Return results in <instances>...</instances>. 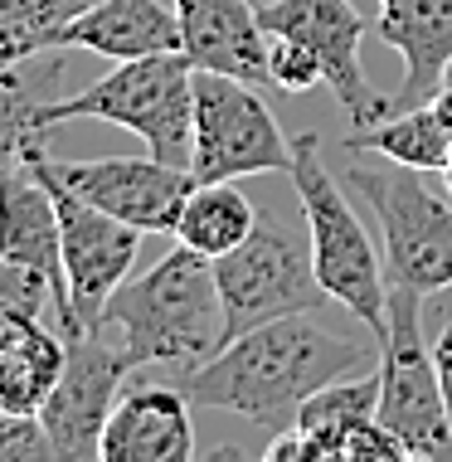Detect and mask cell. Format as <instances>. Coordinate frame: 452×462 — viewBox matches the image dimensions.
Returning <instances> with one entry per match:
<instances>
[{
	"label": "cell",
	"instance_id": "5bb4252c",
	"mask_svg": "<svg viewBox=\"0 0 452 462\" xmlns=\"http://www.w3.org/2000/svg\"><path fill=\"white\" fill-rule=\"evenodd\" d=\"M180 20V54L195 69L229 73L263 88L268 79V30L248 0H171Z\"/></svg>",
	"mask_w": 452,
	"mask_h": 462
},
{
	"label": "cell",
	"instance_id": "f546056e",
	"mask_svg": "<svg viewBox=\"0 0 452 462\" xmlns=\"http://www.w3.org/2000/svg\"><path fill=\"white\" fill-rule=\"evenodd\" d=\"M443 185H447V195H452V156H447V166H443Z\"/></svg>",
	"mask_w": 452,
	"mask_h": 462
},
{
	"label": "cell",
	"instance_id": "2e32d148",
	"mask_svg": "<svg viewBox=\"0 0 452 462\" xmlns=\"http://www.w3.org/2000/svg\"><path fill=\"white\" fill-rule=\"evenodd\" d=\"M374 34L404 59V83L389 97V117L423 107L452 64V0H380Z\"/></svg>",
	"mask_w": 452,
	"mask_h": 462
},
{
	"label": "cell",
	"instance_id": "44dd1931",
	"mask_svg": "<svg viewBox=\"0 0 452 462\" xmlns=\"http://www.w3.org/2000/svg\"><path fill=\"white\" fill-rule=\"evenodd\" d=\"M254 224L258 209L238 190V180H195L180 219H175V244L195 248L205 258H224L254 234Z\"/></svg>",
	"mask_w": 452,
	"mask_h": 462
},
{
	"label": "cell",
	"instance_id": "ffe728a7",
	"mask_svg": "<svg viewBox=\"0 0 452 462\" xmlns=\"http://www.w3.org/2000/svg\"><path fill=\"white\" fill-rule=\"evenodd\" d=\"M374 409H380V374L360 370L321 384L292 419V429L301 433V462H341L346 433L374 419Z\"/></svg>",
	"mask_w": 452,
	"mask_h": 462
},
{
	"label": "cell",
	"instance_id": "cb8c5ba5",
	"mask_svg": "<svg viewBox=\"0 0 452 462\" xmlns=\"http://www.w3.org/2000/svg\"><path fill=\"white\" fill-rule=\"evenodd\" d=\"M0 462H54V443H49L40 414L0 409Z\"/></svg>",
	"mask_w": 452,
	"mask_h": 462
},
{
	"label": "cell",
	"instance_id": "9c48e42d",
	"mask_svg": "<svg viewBox=\"0 0 452 462\" xmlns=\"http://www.w3.org/2000/svg\"><path fill=\"white\" fill-rule=\"evenodd\" d=\"M40 166H44L49 195H54V209H59V254H64V282H69L64 341H69V336H83V331L103 327L107 297L132 278L142 229L112 219L107 209L88 205L78 190H69V185L54 176L49 156L40 161Z\"/></svg>",
	"mask_w": 452,
	"mask_h": 462
},
{
	"label": "cell",
	"instance_id": "52a82bcc",
	"mask_svg": "<svg viewBox=\"0 0 452 462\" xmlns=\"http://www.w3.org/2000/svg\"><path fill=\"white\" fill-rule=\"evenodd\" d=\"M272 171H292V142L282 136L272 107L254 93V83L195 69L190 176L244 180V176H272Z\"/></svg>",
	"mask_w": 452,
	"mask_h": 462
},
{
	"label": "cell",
	"instance_id": "5b68a950",
	"mask_svg": "<svg viewBox=\"0 0 452 462\" xmlns=\"http://www.w3.org/2000/svg\"><path fill=\"white\" fill-rule=\"evenodd\" d=\"M346 190H360L374 209L384 239L389 282H404L419 297L452 287V195L429 190L423 171L413 166H360L346 156Z\"/></svg>",
	"mask_w": 452,
	"mask_h": 462
},
{
	"label": "cell",
	"instance_id": "ac0fdd59",
	"mask_svg": "<svg viewBox=\"0 0 452 462\" xmlns=\"http://www.w3.org/2000/svg\"><path fill=\"white\" fill-rule=\"evenodd\" d=\"M64 331H49L44 317L0 307V409L40 414L64 374Z\"/></svg>",
	"mask_w": 452,
	"mask_h": 462
},
{
	"label": "cell",
	"instance_id": "6da1fadb",
	"mask_svg": "<svg viewBox=\"0 0 452 462\" xmlns=\"http://www.w3.org/2000/svg\"><path fill=\"white\" fill-rule=\"evenodd\" d=\"M360 370H370V346L317 327L311 311H297L224 341L205 365L185 370L180 390L195 409H224L258 429H287L321 384Z\"/></svg>",
	"mask_w": 452,
	"mask_h": 462
},
{
	"label": "cell",
	"instance_id": "8992f818",
	"mask_svg": "<svg viewBox=\"0 0 452 462\" xmlns=\"http://www.w3.org/2000/svg\"><path fill=\"white\" fill-rule=\"evenodd\" d=\"M374 419L404 443L409 457H447L452 419L433 346L423 336V297L389 282V321L380 336V409Z\"/></svg>",
	"mask_w": 452,
	"mask_h": 462
},
{
	"label": "cell",
	"instance_id": "8fae6325",
	"mask_svg": "<svg viewBox=\"0 0 452 462\" xmlns=\"http://www.w3.org/2000/svg\"><path fill=\"white\" fill-rule=\"evenodd\" d=\"M258 20L268 34L297 40L301 49L317 54L326 88L350 112V132L389 117V97L374 93V83L360 69L365 15L355 10V0H268V5H258Z\"/></svg>",
	"mask_w": 452,
	"mask_h": 462
},
{
	"label": "cell",
	"instance_id": "f1b7e54d",
	"mask_svg": "<svg viewBox=\"0 0 452 462\" xmlns=\"http://www.w3.org/2000/svg\"><path fill=\"white\" fill-rule=\"evenodd\" d=\"M429 103H433L438 112H443V117H447V127H452V64H447V73H443V83H438V93L429 97Z\"/></svg>",
	"mask_w": 452,
	"mask_h": 462
},
{
	"label": "cell",
	"instance_id": "3957f363",
	"mask_svg": "<svg viewBox=\"0 0 452 462\" xmlns=\"http://www.w3.org/2000/svg\"><path fill=\"white\" fill-rule=\"evenodd\" d=\"M292 190L307 215V244H311V268L331 302H341L360 321L374 346L389 321V282H384V258L374 248L370 229L346 199V180L331 176L321 161V136L301 132L292 136Z\"/></svg>",
	"mask_w": 452,
	"mask_h": 462
},
{
	"label": "cell",
	"instance_id": "d4e9b609",
	"mask_svg": "<svg viewBox=\"0 0 452 462\" xmlns=\"http://www.w3.org/2000/svg\"><path fill=\"white\" fill-rule=\"evenodd\" d=\"M78 10H88V0H0V20L40 30L49 40H54V30H64Z\"/></svg>",
	"mask_w": 452,
	"mask_h": 462
},
{
	"label": "cell",
	"instance_id": "7c38bea8",
	"mask_svg": "<svg viewBox=\"0 0 452 462\" xmlns=\"http://www.w3.org/2000/svg\"><path fill=\"white\" fill-rule=\"evenodd\" d=\"M54 176L78 190L88 205L107 209L112 219L132 224L142 234H175V219L185 209V195L195 190V176L185 166L156 156H103V161H54Z\"/></svg>",
	"mask_w": 452,
	"mask_h": 462
},
{
	"label": "cell",
	"instance_id": "e0dca14e",
	"mask_svg": "<svg viewBox=\"0 0 452 462\" xmlns=\"http://www.w3.org/2000/svg\"><path fill=\"white\" fill-rule=\"evenodd\" d=\"M54 49H88L112 64L166 54V49H180V20L166 0H93L64 30H54Z\"/></svg>",
	"mask_w": 452,
	"mask_h": 462
},
{
	"label": "cell",
	"instance_id": "603a6c76",
	"mask_svg": "<svg viewBox=\"0 0 452 462\" xmlns=\"http://www.w3.org/2000/svg\"><path fill=\"white\" fill-rule=\"evenodd\" d=\"M268 79H272V88H282V93H307V88H317V83H326L317 54L301 49L297 40H282V34H268Z\"/></svg>",
	"mask_w": 452,
	"mask_h": 462
},
{
	"label": "cell",
	"instance_id": "ba28073f",
	"mask_svg": "<svg viewBox=\"0 0 452 462\" xmlns=\"http://www.w3.org/2000/svg\"><path fill=\"white\" fill-rule=\"evenodd\" d=\"M215 278L229 317V341L278 317H297L321 302V282L311 268V244H301L297 229H287L278 215H258L254 234L215 258Z\"/></svg>",
	"mask_w": 452,
	"mask_h": 462
},
{
	"label": "cell",
	"instance_id": "484cf974",
	"mask_svg": "<svg viewBox=\"0 0 452 462\" xmlns=\"http://www.w3.org/2000/svg\"><path fill=\"white\" fill-rule=\"evenodd\" d=\"M399 457H409L404 443H399L380 419L355 423V429L346 433V443H341V462H399Z\"/></svg>",
	"mask_w": 452,
	"mask_h": 462
},
{
	"label": "cell",
	"instance_id": "30bf717a",
	"mask_svg": "<svg viewBox=\"0 0 452 462\" xmlns=\"http://www.w3.org/2000/svg\"><path fill=\"white\" fill-rule=\"evenodd\" d=\"M132 374L136 365L122 346L107 341L103 327L69 336L64 374L40 409V423L54 443V462H103V429Z\"/></svg>",
	"mask_w": 452,
	"mask_h": 462
},
{
	"label": "cell",
	"instance_id": "7402d4cb",
	"mask_svg": "<svg viewBox=\"0 0 452 462\" xmlns=\"http://www.w3.org/2000/svg\"><path fill=\"white\" fill-rule=\"evenodd\" d=\"M341 152H380L384 161L413 166L423 176H443V166L452 156V127L433 103H423V107L394 112V117L374 122V127L350 132Z\"/></svg>",
	"mask_w": 452,
	"mask_h": 462
},
{
	"label": "cell",
	"instance_id": "277c9868",
	"mask_svg": "<svg viewBox=\"0 0 452 462\" xmlns=\"http://www.w3.org/2000/svg\"><path fill=\"white\" fill-rule=\"evenodd\" d=\"M73 117H97L112 127L142 136V146L156 161L190 171V132H195V64L180 49L166 54H142V59H122L112 73L93 79L88 88L54 97L44 107V122Z\"/></svg>",
	"mask_w": 452,
	"mask_h": 462
},
{
	"label": "cell",
	"instance_id": "7a4b0ae2",
	"mask_svg": "<svg viewBox=\"0 0 452 462\" xmlns=\"http://www.w3.org/2000/svg\"><path fill=\"white\" fill-rule=\"evenodd\" d=\"M103 331H117V346L136 370L205 365L229 341L215 258L175 244L166 258H156L146 273L127 278L107 297Z\"/></svg>",
	"mask_w": 452,
	"mask_h": 462
},
{
	"label": "cell",
	"instance_id": "9a60e30c",
	"mask_svg": "<svg viewBox=\"0 0 452 462\" xmlns=\"http://www.w3.org/2000/svg\"><path fill=\"white\" fill-rule=\"evenodd\" d=\"M180 384H132L122 390L103 429V462H190L195 423Z\"/></svg>",
	"mask_w": 452,
	"mask_h": 462
},
{
	"label": "cell",
	"instance_id": "4fadbf2b",
	"mask_svg": "<svg viewBox=\"0 0 452 462\" xmlns=\"http://www.w3.org/2000/svg\"><path fill=\"white\" fill-rule=\"evenodd\" d=\"M49 152L0 171V263H30L54 282L59 297V331L69 321V282H64V254H59V209L44 180Z\"/></svg>",
	"mask_w": 452,
	"mask_h": 462
},
{
	"label": "cell",
	"instance_id": "83f0119b",
	"mask_svg": "<svg viewBox=\"0 0 452 462\" xmlns=\"http://www.w3.org/2000/svg\"><path fill=\"white\" fill-rule=\"evenodd\" d=\"M433 360H438V380H443V399H447V419H452V317L443 321L433 341Z\"/></svg>",
	"mask_w": 452,
	"mask_h": 462
},
{
	"label": "cell",
	"instance_id": "4316f807",
	"mask_svg": "<svg viewBox=\"0 0 452 462\" xmlns=\"http://www.w3.org/2000/svg\"><path fill=\"white\" fill-rule=\"evenodd\" d=\"M40 49H54V40L40 34V30H24V24L0 20V73H10L15 64H24L30 54H40Z\"/></svg>",
	"mask_w": 452,
	"mask_h": 462
},
{
	"label": "cell",
	"instance_id": "4dcf8cb0",
	"mask_svg": "<svg viewBox=\"0 0 452 462\" xmlns=\"http://www.w3.org/2000/svg\"><path fill=\"white\" fill-rule=\"evenodd\" d=\"M88 5H93V0H88Z\"/></svg>",
	"mask_w": 452,
	"mask_h": 462
},
{
	"label": "cell",
	"instance_id": "d6986e66",
	"mask_svg": "<svg viewBox=\"0 0 452 462\" xmlns=\"http://www.w3.org/2000/svg\"><path fill=\"white\" fill-rule=\"evenodd\" d=\"M64 79V49H40L10 73H0V171L40 156L49 146L44 107L59 97Z\"/></svg>",
	"mask_w": 452,
	"mask_h": 462
}]
</instances>
